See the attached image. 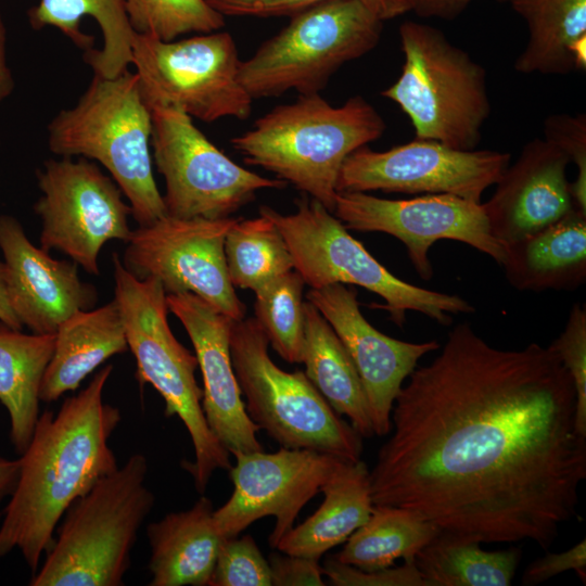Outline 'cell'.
I'll return each instance as SVG.
<instances>
[{
  "instance_id": "obj_1",
  "label": "cell",
  "mask_w": 586,
  "mask_h": 586,
  "mask_svg": "<svg viewBox=\"0 0 586 586\" xmlns=\"http://www.w3.org/2000/svg\"><path fill=\"white\" fill-rule=\"evenodd\" d=\"M408 378L369 471L373 505L480 544L547 550L586 479L576 391L555 349H499L464 322Z\"/></svg>"
},
{
  "instance_id": "obj_2",
  "label": "cell",
  "mask_w": 586,
  "mask_h": 586,
  "mask_svg": "<svg viewBox=\"0 0 586 586\" xmlns=\"http://www.w3.org/2000/svg\"><path fill=\"white\" fill-rule=\"evenodd\" d=\"M112 365L101 368L56 413L43 410L21 457L17 482L1 512L0 558L18 550L31 575L71 505L118 468L110 447L120 410L103 400Z\"/></svg>"
},
{
  "instance_id": "obj_3",
  "label": "cell",
  "mask_w": 586,
  "mask_h": 586,
  "mask_svg": "<svg viewBox=\"0 0 586 586\" xmlns=\"http://www.w3.org/2000/svg\"><path fill=\"white\" fill-rule=\"evenodd\" d=\"M384 130L382 116L360 95L332 106L319 93L300 94L256 119L231 144L245 164L273 173L333 213L345 158Z\"/></svg>"
},
{
  "instance_id": "obj_4",
  "label": "cell",
  "mask_w": 586,
  "mask_h": 586,
  "mask_svg": "<svg viewBox=\"0 0 586 586\" xmlns=\"http://www.w3.org/2000/svg\"><path fill=\"white\" fill-rule=\"evenodd\" d=\"M151 131L138 76L127 68L113 78L93 74L78 102L48 125V146L62 157L100 163L128 199L131 217L146 226L166 215L152 171Z\"/></svg>"
},
{
  "instance_id": "obj_5",
  "label": "cell",
  "mask_w": 586,
  "mask_h": 586,
  "mask_svg": "<svg viewBox=\"0 0 586 586\" xmlns=\"http://www.w3.org/2000/svg\"><path fill=\"white\" fill-rule=\"evenodd\" d=\"M148 459L131 455L76 499L61 519L30 586H122L138 533L155 504Z\"/></svg>"
},
{
  "instance_id": "obj_6",
  "label": "cell",
  "mask_w": 586,
  "mask_h": 586,
  "mask_svg": "<svg viewBox=\"0 0 586 586\" xmlns=\"http://www.w3.org/2000/svg\"><path fill=\"white\" fill-rule=\"evenodd\" d=\"M114 300L123 320L128 349L136 360L140 386L152 385L165 402V417L177 416L194 449V460L183 462L195 489L203 494L213 473L231 468L230 453L214 435L202 408L203 390L195 379L196 356L173 334L166 293L161 282L137 279L113 254Z\"/></svg>"
},
{
  "instance_id": "obj_7",
  "label": "cell",
  "mask_w": 586,
  "mask_h": 586,
  "mask_svg": "<svg viewBox=\"0 0 586 586\" xmlns=\"http://www.w3.org/2000/svg\"><path fill=\"white\" fill-rule=\"evenodd\" d=\"M399 38L402 74L381 94L409 117L416 139L474 150L491 113L483 66L430 25L407 21Z\"/></svg>"
},
{
  "instance_id": "obj_8",
  "label": "cell",
  "mask_w": 586,
  "mask_h": 586,
  "mask_svg": "<svg viewBox=\"0 0 586 586\" xmlns=\"http://www.w3.org/2000/svg\"><path fill=\"white\" fill-rule=\"evenodd\" d=\"M296 205V212L288 215L263 205L259 215L278 228L294 270L310 289L334 283L362 286L385 301L380 307L399 327L407 310L421 313L442 326L453 322V314L474 313L475 308L456 294L428 290L395 277L318 201L303 196Z\"/></svg>"
},
{
  "instance_id": "obj_9",
  "label": "cell",
  "mask_w": 586,
  "mask_h": 586,
  "mask_svg": "<svg viewBox=\"0 0 586 586\" xmlns=\"http://www.w3.org/2000/svg\"><path fill=\"white\" fill-rule=\"evenodd\" d=\"M268 345L254 317L233 321L230 357L250 419L281 447L310 449L348 462L360 460L362 437L333 410L305 372L279 368Z\"/></svg>"
},
{
  "instance_id": "obj_10",
  "label": "cell",
  "mask_w": 586,
  "mask_h": 586,
  "mask_svg": "<svg viewBox=\"0 0 586 586\" xmlns=\"http://www.w3.org/2000/svg\"><path fill=\"white\" fill-rule=\"evenodd\" d=\"M382 23L362 0L317 3L241 61L240 81L253 100L319 93L342 65L374 49Z\"/></svg>"
},
{
  "instance_id": "obj_11",
  "label": "cell",
  "mask_w": 586,
  "mask_h": 586,
  "mask_svg": "<svg viewBox=\"0 0 586 586\" xmlns=\"http://www.w3.org/2000/svg\"><path fill=\"white\" fill-rule=\"evenodd\" d=\"M131 64L150 111L173 107L208 123L246 119L252 113L253 99L240 81L241 61L229 33L171 41L135 33Z\"/></svg>"
},
{
  "instance_id": "obj_12",
  "label": "cell",
  "mask_w": 586,
  "mask_h": 586,
  "mask_svg": "<svg viewBox=\"0 0 586 586\" xmlns=\"http://www.w3.org/2000/svg\"><path fill=\"white\" fill-rule=\"evenodd\" d=\"M151 116L153 158L166 184V215L226 218L252 202L257 191L286 187L281 179L263 177L234 163L186 113L154 107Z\"/></svg>"
},
{
  "instance_id": "obj_13",
  "label": "cell",
  "mask_w": 586,
  "mask_h": 586,
  "mask_svg": "<svg viewBox=\"0 0 586 586\" xmlns=\"http://www.w3.org/2000/svg\"><path fill=\"white\" fill-rule=\"evenodd\" d=\"M41 196L34 204L42 221L40 247L58 250L91 275L111 240L127 242L131 207L122 190L95 163L63 156L50 158L36 171Z\"/></svg>"
},
{
  "instance_id": "obj_14",
  "label": "cell",
  "mask_w": 586,
  "mask_h": 586,
  "mask_svg": "<svg viewBox=\"0 0 586 586\" xmlns=\"http://www.w3.org/2000/svg\"><path fill=\"white\" fill-rule=\"evenodd\" d=\"M239 218L165 215L131 231L120 262L137 279H157L166 294L193 293L241 320L246 307L230 282L225 255L226 235Z\"/></svg>"
},
{
  "instance_id": "obj_15",
  "label": "cell",
  "mask_w": 586,
  "mask_h": 586,
  "mask_svg": "<svg viewBox=\"0 0 586 586\" xmlns=\"http://www.w3.org/2000/svg\"><path fill=\"white\" fill-rule=\"evenodd\" d=\"M509 162L507 152L460 150L434 140L415 139L386 151L365 145L345 158L336 191L446 193L481 202Z\"/></svg>"
},
{
  "instance_id": "obj_16",
  "label": "cell",
  "mask_w": 586,
  "mask_h": 586,
  "mask_svg": "<svg viewBox=\"0 0 586 586\" xmlns=\"http://www.w3.org/2000/svg\"><path fill=\"white\" fill-rule=\"evenodd\" d=\"M333 214L346 229L384 232L400 240L423 280L433 277L429 251L440 240L463 242L499 265L506 256V245L492 234L482 203L453 194L387 200L366 192H337Z\"/></svg>"
},
{
  "instance_id": "obj_17",
  "label": "cell",
  "mask_w": 586,
  "mask_h": 586,
  "mask_svg": "<svg viewBox=\"0 0 586 586\" xmlns=\"http://www.w3.org/2000/svg\"><path fill=\"white\" fill-rule=\"evenodd\" d=\"M229 469L233 483L230 498L214 510L221 538L235 537L255 521L273 517L269 545L293 527L302 508L319 492L344 460L310 450L281 447L276 453H235Z\"/></svg>"
},
{
  "instance_id": "obj_18",
  "label": "cell",
  "mask_w": 586,
  "mask_h": 586,
  "mask_svg": "<svg viewBox=\"0 0 586 586\" xmlns=\"http://www.w3.org/2000/svg\"><path fill=\"white\" fill-rule=\"evenodd\" d=\"M306 298L330 323L349 354L365 390L374 435H387L394 402L404 381L422 356L438 349V342H404L378 331L362 316L357 292L342 283L310 289Z\"/></svg>"
},
{
  "instance_id": "obj_19",
  "label": "cell",
  "mask_w": 586,
  "mask_h": 586,
  "mask_svg": "<svg viewBox=\"0 0 586 586\" xmlns=\"http://www.w3.org/2000/svg\"><path fill=\"white\" fill-rule=\"evenodd\" d=\"M166 301L194 347L203 379L202 408L212 432L230 455L263 450L231 364L234 320L193 293L167 294Z\"/></svg>"
},
{
  "instance_id": "obj_20",
  "label": "cell",
  "mask_w": 586,
  "mask_h": 586,
  "mask_svg": "<svg viewBox=\"0 0 586 586\" xmlns=\"http://www.w3.org/2000/svg\"><path fill=\"white\" fill-rule=\"evenodd\" d=\"M0 250L11 307L31 333L55 334L68 317L95 305L97 290L80 280L78 265L34 245L13 216L0 215Z\"/></svg>"
},
{
  "instance_id": "obj_21",
  "label": "cell",
  "mask_w": 586,
  "mask_h": 586,
  "mask_svg": "<svg viewBox=\"0 0 586 586\" xmlns=\"http://www.w3.org/2000/svg\"><path fill=\"white\" fill-rule=\"evenodd\" d=\"M569 158L543 139L527 142L495 183L483 205L492 234L515 242L558 221L575 208L566 177Z\"/></svg>"
},
{
  "instance_id": "obj_22",
  "label": "cell",
  "mask_w": 586,
  "mask_h": 586,
  "mask_svg": "<svg viewBox=\"0 0 586 586\" xmlns=\"http://www.w3.org/2000/svg\"><path fill=\"white\" fill-rule=\"evenodd\" d=\"M40 30L58 28L77 48L93 74L113 78L131 64L132 30L125 0H40L28 11Z\"/></svg>"
},
{
  "instance_id": "obj_23",
  "label": "cell",
  "mask_w": 586,
  "mask_h": 586,
  "mask_svg": "<svg viewBox=\"0 0 586 586\" xmlns=\"http://www.w3.org/2000/svg\"><path fill=\"white\" fill-rule=\"evenodd\" d=\"M212 500L202 495L187 510L146 526L150 586H208L221 536Z\"/></svg>"
},
{
  "instance_id": "obj_24",
  "label": "cell",
  "mask_w": 586,
  "mask_h": 586,
  "mask_svg": "<svg viewBox=\"0 0 586 586\" xmlns=\"http://www.w3.org/2000/svg\"><path fill=\"white\" fill-rule=\"evenodd\" d=\"M520 291H572L586 281V214L574 208L558 221L506 245L501 265Z\"/></svg>"
},
{
  "instance_id": "obj_25",
  "label": "cell",
  "mask_w": 586,
  "mask_h": 586,
  "mask_svg": "<svg viewBox=\"0 0 586 586\" xmlns=\"http://www.w3.org/2000/svg\"><path fill=\"white\" fill-rule=\"evenodd\" d=\"M54 335L53 355L39 391L43 403L75 392L100 365L128 349L115 300L93 310L75 313L60 324Z\"/></svg>"
},
{
  "instance_id": "obj_26",
  "label": "cell",
  "mask_w": 586,
  "mask_h": 586,
  "mask_svg": "<svg viewBox=\"0 0 586 586\" xmlns=\"http://www.w3.org/2000/svg\"><path fill=\"white\" fill-rule=\"evenodd\" d=\"M323 501L314 514L278 543L281 552L320 559L344 543L370 517L373 501L369 469L360 459L344 461L321 488Z\"/></svg>"
},
{
  "instance_id": "obj_27",
  "label": "cell",
  "mask_w": 586,
  "mask_h": 586,
  "mask_svg": "<svg viewBox=\"0 0 586 586\" xmlns=\"http://www.w3.org/2000/svg\"><path fill=\"white\" fill-rule=\"evenodd\" d=\"M528 38L517 58L521 74L566 75L586 65V0H509Z\"/></svg>"
},
{
  "instance_id": "obj_28",
  "label": "cell",
  "mask_w": 586,
  "mask_h": 586,
  "mask_svg": "<svg viewBox=\"0 0 586 586\" xmlns=\"http://www.w3.org/2000/svg\"><path fill=\"white\" fill-rule=\"evenodd\" d=\"M305 374L333 410L346 416L361 437L374 435L369 406L356 367L344 344L308 301L304 302Z\"/></svg>"
},
{
  "instance_id": "obj_29",
  "label": "cell",
  "mask_w": 586,
  "mask_h": 586,
  "mask_svg": "<svg viewBox=\"0 0 586 586\" xmlns=\"http://www.w3.org/2000/svg\"><path fill=\"white\" fill-rule=\"evenodd\" d=\"M54 334H26L0 322V403L10 441L23 454L40 416V385L54 351Z\"/></svg>"
},
{
  "instance_id": "obj_30",
  "label": "cell",
  "mask_w": 586,
  "mask_h": 586,
  "mask_svg": "<svg viewBox=\"0 0 586 586\" xmlns=\"http://www.w3.org/2000/svg\"><path fill=\"white\" fill-rule=\"evenodd\" d=\"M521 552L486 551L480 543L440 531L413 558L428 586H509Z\"/></svg>"
},
{
  "instance_id": "obj_31",
  "label": "cell",
  "mask_w": 586,
  "mask_h": 586,
  "mask_svg": "<svg viewBox=\"0 0 586 586\" xmlns=\"http://www.w3.org/2000/svg\"><path fill=\"white\" fill-rule=\"evenodd\" d=\"M438 532L434 524L407 509L374 505L369 519L334 557L362 571L393 566L399 558L413 562L415 556Z\"/></svg>"
},
{
  "instance_id": "obj_32",
  "label": "cell",
  "mask_w": 586,
  "mask_h": 586,
  "mask_svg": "<svg viewBox=\"0 0 586 586\" xmlns=\"http://www.w3.org/2000/svg\"><path fill=\"white\" fill-rule=\"evenodd\" d=\"M225 255L231 284L254 293L294 269L282 234L262 215L252 219L239 218L226 235Z\"/></svg>"
},
{
  "instance_id": "obj_33",
  "label": "cell",
  "mask_w": 586,
  "mask_h": 586,
  "mask_svg": "<svg viewBox=\"0 0 586 586\" xmlns=\"http://www.w3.org/2000/svg\"><path fill=\"white\" fill-rule=\"evenodd\" d=\"M305 282L294 269L255 292L254 314L269 344L289 364H302Z\"/></svg>"
},
{
  "instance_id": "obj_34",
  "label": "cell",
  "mask_w": 586,
  "mask_h": 586,
  "mask_svg": "<svg viewBox=\"0 0 586 586\" xmlns=\"http://www.w3.org/2000/svg\"><path fill=\"white\" fill-rule=\"evenodd\" d=\"M125 9L135 33L163 41L213 33L225 25L224 15L206 0H125Z\"/></svg>"
},
{
  "instance_id": "obj_35",
  "label": "cell",
  "mask_w": 586,
  "mask_h": 586,
  "mask_svg": "<svg viewBox=\"0 0 586 586\" xmlns=\"http://www.w3.org/2000/svg\"><path fill=\"white\" fill-rule=\"evenodd\" d=\"M208 586H271L268 560L251 535L221 539Z\"/></svg>"
},
{
  "instance_id": "obj_36",
  "label": "cell",
  "mask_w": 586,
  "mask_h": 586,
  "mask_svg": "<svg viewBox=\"0 0 586 586\" xmlns=\"http://www.w3.org/2000/svg\"><path fill=\"white\" fill-rule=\"evenodd\" d=\"M550 346L569 371L576 391L575 421L586 436V308L573 305L563 332Z\"/></svg>"
},
{
  "instance_id": "obj_37",
  "label": "cell",
  "mask_w": 586,
  "mask_h": 586,
  "mask_svg": "<svg viewBox=\"0 0 586 586\" xmlns=\"http://www.w3.org/2000/svg\"><path fill=\"white\" fill-rule=\"evenodd\" d=\"M544 139L557 146L577 168L570 192L576 209L586 214V115L553 114L544 123Z\"/></svg>"
},
{
  "instance_id": "obj_38",
  "label": "cell",
  "mask_w": 586,
  "mask_h": 586,
  "mask_svg": "<svg viewBox=\"0 0 586 586\" xmlns=\"http://www.w3.org/2000/svg\"><path fill=\"white\" fill-rule=\"evenodd\" d=\"M323 575L334 586H428L413 562L396 568L362 571L330 557L322 566Z\"/></svg>"
},
{
  "instance_id": "obj_39",
  "label": "cell",
  "mask_w": 586,
  "mask_h": 586,
  "mask_svg": "<svg viewBox=\"0 0 586 586\" xmlns=\"http://www.w3.org/2000/svg\"><path fill=\"white\" fill-rule=\"evenodd\" d=\"M275 586H323L319 559L284 552H272L267 559Z\"/></svg>"
},
{
  "instance_id": "obj_40",
  "label": "cell",
  "mask_w": 586,
  "mask_h": 586,
  "mask_svg": "<svg viewBox=\"0 0 586 586\" xmlns=\"http://www.w3.org/2000/svg\"><path fill=\"white\" fill-rule=\"evenodd\" d=\"M574 570L582 582H586V540L583 539L570 549L552 553L547 552L544 557L533 561L524 571L523 585H536L550 577Z\"/></svg>"
},
{
  "instance_id": "obj_41",
  "label": "cell",
  "mask_w": 586,
  "mask_h": 586,
  "mask_svg": "<svg viewBox=\"0 0 586 586\" xmlns=\"http://www.w3.org/2000/svg\"><path fill=\"white\" fill-rule=\"evenodd\" d=\"M220 14L229 16L293 15L326 0H206Z\"/></svg>"
},
{
  "instance_id": "obj_42",
  "label": "cell",
  "mask_w": 586,
  "mask_h": 586,
  "mask_svg": "<svg viewBox=\"0 0 586 586\" xmlns=\"http://www.w3.org/2000/svg\"><path fill=\"white\" fill-rule=\"evenodd\" d=\"M472 0H404L407 11H413L421 17H441L446 20L459 15Z\"/></svg>"
},
{
  "instance_id": "obj_43",
  "label": "cell",
  "mask_w": 586,
  "mask_h": 586,
  "mask_svg": "<svg viewBox=\"0 0 586 586\" xmlns=\"http://www.w3.org/2000/svg\"><path fill=\"white\" fill-rule=\"evenodd\" d=\"M14 89V79L7 61V28L0 11V103Z\"/></svg>"
},
{
  "instance_id": "obj_44",
  "label": "cell",
  "mask_w": 586,
  "mask_h": 586,
  "mask_svg": "<svg viewBox=\"0 0 586 586\" xmlns=\"http://www.w3.org/2000/svg\"><path fill=\"white\" fill-rule=\"evenodd\" d=\"M0 322L15 330L23 329V324L18 320L10 304L8 294L7 267L3 262H0Z\"/></svg>"
},
{
  "instance_id": "obj_45",
  "label": "cell",
  "mask_w": 586,
  "mask_h": 586,
  "mask_svg": "<svg viewBox=\"0 0 586 586\" xmlns=\"http://www.w3.org/2000/svg\"><path fill=\"white\" fill-rule=\"evenodd\" d=\"M20 471L18 459H10L0 455V502L10 497L17 482Z\"/></svg>"
},
{
  "instance_id": "obj_46",
  "label": "cell",
  "mask_w": 586,
  "mask_h": 586,
  "mask_svg": "<svg viewBox=\"0 0 586 586\" xmlns=\"http://www.w3.org/2000/svg\"><path fill=\"white\" fill-rule=\"evenodd\" d=\"M382 21L402 15L407 11L404 0H362Z\"/></svg>"
},
{
  "instance_id": "obj_47",
  "label": "cell",
  "mask_w": 586,
  "mask_h": 586,
  "mask_svg": "<svg viewBox=\"0 0 586 586\" xmlns=\"http://www.w3.org/2000/svg\"><path fill=\"white\" fill-rule=\"evenodd\" d=\"M0 520H1V512H0Z\"/></svg>"
}]
</instances>
